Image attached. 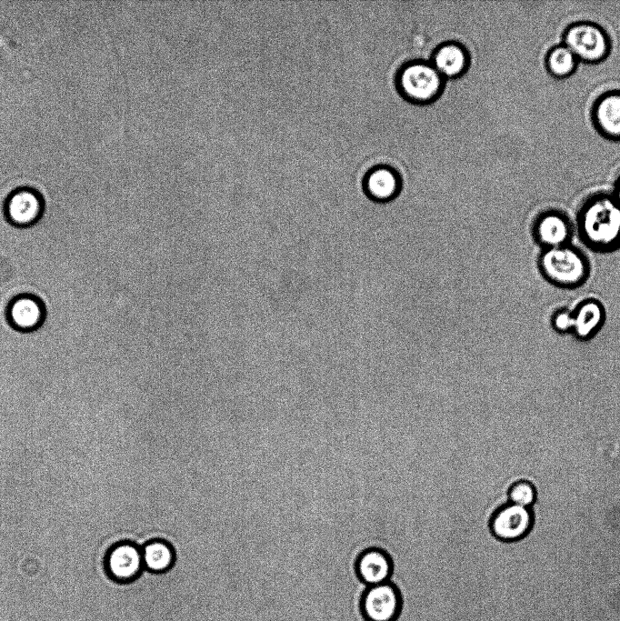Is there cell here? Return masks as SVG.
I'll return each instance as SVG.
<instances>
[{
    "instance_id": "3957f363",
    "label": "cell",
    "mask_w": 620,
    "mask_h": 621,
    "mask_svg": "<svg viewBox=\"0 0 620 621\" xmlns=\"http://www.w3.org/2000/svg\"><path fill=\"white\" fill-rule=\"evenodd\" d=\"M562 40L579 63H602L612 51V39L607 31L592 21L571 23L565 28Z\"/></svg>"
},
{
    "instance_id": "5bb4252c",
    "label": "cell",
    "mask_w": 620,
    "mask_h": 621,
    "mask_svg": "<svg viewBox=\"0 0 620 621\" xmlns=\"http://www.w3.org/2000/svg\"><path fill=\"white\" fill-rule=\"evenodd\" d=\"M141 550L144 568L151 574L163 575L175 566V549L164 540L149 541Z\"/></svg>"
},
{
    "instance_id": "ac0fdd59",
    "label": "cell",
    "mask_w": 620,
    "mask_h": 621,
    "mask_svg": "<svg viewBox=\"0 0 620 621\" xmlns=\"http://www.w3.org/2000/svg\"><path fill=\"white\" fill-rule=\"evenodd\" d=\"M507 496L510 503L529 508L535 501L536 492L531 483L518 481L510 486Z\"/></svg>"
},
{
    "instance_id": "30bf717a",
    "label": "cell",
    "mask_w": 620,
    "mask_h": 621,
    "mask_svg": "<svg viewBox=\"0 0 620 621\" xmlns=\"http://www.w3.org/2000/svg\"><path fill=\"white\" fill-rule=\"evenodd\" d=\"M573 233L570 218L563 211L556 209L542 212L533 224L534 238L543 249L568 245Z\"/></svg>"
},
{
    "instance_id": "277c9868",
    "label": "cell",
    "mask_w": 620,
    "mask_h": 621,
    "mask_svg": "<svg viewBox=\"0 0 620 621\" xmlns=\"http://www.w3.org/2000/svg\"><path fill=\"white\" fill-rule=\"evenodd\" d=\"M46 316L47 310L43 299L31 293L15 295L5 307V318L9 326L24 334L42 327Z\"/></svg>"
},
{
    "instance_id": "52a82bcc",
    "label": "cell",
    "mask_w": 620,
    "mask_h": 621,
    "mask_svg": "<svg viewBox=\"0 0 620 621\" xmlns=\"http://www.w3.org/2000/svg\"><path fill=\"white\" fill-rule=\"evenodd\" d=\"M403 93L416 102H428L441 90L442 77L435 66L423 63L405 67L399 77Z\"/></svg>"
},
{
    "instance_id": "9a60e30c",
    "label": "cell",
    "mask_w": 620,
    "mask_h": 621,
    "mask_svg": "<svg viewBox=\"0 0 620 621\" xmlns=\"http://www.w3.org/2000/svg\"><path fill=\"white\" fill-rule=\"evenodd\" d=\"M365 189L374 200L385 202L397 195L399 182L397 176L390 169L376 168L367 175Z\"/></svg>"
},
{
    "instance_id": "d6986e66",
    "label": "cell",
    "mask_w": 620,
    "mask_h": 621,
    "mask_svg": "<svg viewBox=\"0 0 620 621\" xmlns=\"http://www.w3.org/2000/svg\"><path fill=\"white\" fill-rule=\"evenodd\" d=\"M552 326L558 333L573 331L574 317L572 311L561 309L556 311L551 319Z\"/></svg>"
},
{
    "instance_id": "ba28073f",
    "label": "cell",
    "mask_w": 620,
    "mask_h": 621,
    "mask_svg": "<svg viewBox=\"0 0 620 621\" xmlns=\"http://www.w3.org/2000/svg\"><path fill=\"white\" fill-rule=\"evenodd\" d=\"M5 216L16 228H29L43 217L45 204L42 196L29 188L17 189L11 193L5 204Z\"/></svg>"
},
{
    "instance_id": "4fadbf2b",
    "label": "cell",
    "mask_w": 620,
    "mask_h": 621,
    "mask_svg": "<svg viewBox=\"0 0 620 621\" xmlns=\"http://www.w3.org/2000/svg\"><path fill=\"white\" fill-rule=\"evenodd\" d=\"M574 317V335L580 340L592 338L603 326L605 312L603 305L595 299L581 302L572 311Z\"/></svg>"
},
{
    "instance_id": "8992f818",
    "label": "cell",
    "mask_w": 620,
    "mask_h": 621,
    "mask_svg": "<svg viewBox=\"0 0 620 621\" xmlns=\"http://www.w3.org/2000/svg\"><path fill=\"white\" fill-rule=\"evenodd\" d=\"M360 606L367 621H394L401 608V596L390 582L370 586L363 593Z\"/></svg>"
},
{
    "instance_id": "8fae6325",
    "label": "cell",
    "mask_w": 620,
    "mask_h": 621,
    "mask_svg": "<svg viewBox=\"0 0 620 621\" xmlns=\"http://www.w3.org/2000/svg\"><path fill=\"white\" fill-rule=\"evenodd\" d=\"M590 118L603 137L620 141V90H608L599 95L592 104Z\"/></svg>"
},
{
    "instance_id": "9c48e42d",
    "label": "cell",
    "mask_w": 620,
    "mask_h": 621,
    "mask_svg": "<svg viewBox=\"0 0 620 621\" xmlns=\"http://www.w3.org/2000/svg\"><path fill=\"white\" fill-rule=\"evenodd\" d=\"M105 568L109 576L120 584L135 582L145 570L141 548L130 542L115 545L106 555Z\"/></svg>"
},
{
    "instance_id": "6da1fadb",
    "label": "cell",
    "mask_w": 620,
    "mask_h": 621,
    "mask_svg": "<svg viewBox=\"0 0 620 621\" xmlns=\"http://www.w3.org/2000/svg\"><path fill=\"white\" fill-rule=\"evenodd\" d=\"M576 226L590 249L607 253L620 248V205L611 193L587 196L577 211Z\"/></svg>"
},
{
    "instance_id": "7a4b0ae2",
    "label": "cell",
    "mask_w": 620,
    "mask_h": 621,
    "mask_svg": "<svg viewBox=\"0 0 620 621\" xmlns=\"http://www.w3.org/2000/svg\"><path fill=\"white\" fill-rule=\"evenodd\" d=\"M538 267L547 281L562 288H575L583 285L590 275L588 258L570 244L543 249L538 257Z\"/></svg>"
},
{
    "instance_id": "5b68a950",
    "label": "cell",
    "mask_w": 620,
    "mask_h": 621,
    "mask_svg": "<svg viewBox=\"0 0 620 621\" xmlns=\"http://www.w3.org/2000/svg\"><path fill=\"white\" fill-rule=\"evenodd\" d=\"M532 523L528 507L509 503L496 508L490 518L489 528L499 542L511 543L523 538L530 531Z\"/></svg>"
},
{
    "instance_id": "ffe728a7",
    "label": "cell",
    "mask_w": 620,
    "mask_h": 621,
    "mask_svg": "<svg viewBox=\"0 0 620 621\" xmlns=\"http://www.w3.org/2000/svg\"><path fill=\"white\" fill-rule=\"evenodd\" d=\"M615 199L618 202L620 205V173L617 175L614 186H613V192L611 193Z\"/></svg>"
},
{
    "instance_id": "e0dca14e",
    "label": "cell",
    "mask_w": 620,
    "mask_h": 621,
    "mask_svg": "<svg viewBox=\"0 0 620 621\" xmlns=\"http://www.w3.org/2000/svg\"><path fill=\"white\" fill-rule=\"evenodd\" d=\"M465 51L458 45H442L434 57L435 68L442 75L455 76L461 74L466 66Z\"/></svg>"
},
{
    "instance_id": "7c38bea8",
    "label": "cell",
    "mask_w": 620,
    "mask_h": 621,
    "mask_svg": "<svg viewBox=\"0 0 620 621\" xmlns=\"http://www.w3.org/2000/svg\"><path fill=\"white\" fill-rule=\"evenodd\" d=\"M355 570L365 585L375 586L388 582L392 574V562L383 550L370 548L359 555Z\"/></svg>"
},
{
    "instance_id": "2e32d148",
    "label": "cell",
    "mask_w": 620,
    "mask_h": 621,
    "mask_svg": "<svg viewBox=\"0 0 620 621\" xmlns=\"http://www.w3.org/2000/svg\"><path fill=\"white\" fill-rule=\"evenodd\" d=\"M578 64L575 55L562 43L552 46L545 57L547 73L558 79L571 76L576 71Z\"/></svg>"
}]
</instances>
